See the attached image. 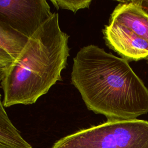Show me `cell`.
Here are the masks:
<instances>
[{"label":"cell","mask_w":148,"mask_h":148,"mask_svg":"<svg viewBox=\"0 0 148 148\" xmlns=\"http://www.w3.org/2000/svg\"><path fill=\"white\" fill-rule=\"evenodd\" d=\"M71 82L87 109L108 121L136 119L148 113V89L128 61L98 46L78 51Z\"/></svg>","instance_id":"obj_1"},{"label":"cell","mask_w":148,"mask_h":148,"mask_svg":"<svg viewBox=\"0 0 148 148\" xmlns=\"http://www.w3.org/2000/svg\"><path fill=\"white\" fill-rule=\"evenodd\" d=\"M68 39L69 35L60 28L58 14L53 13L0 77L4 107L34 103L61 80L69 56Z\"/></svg>","instance_id":"obj_2"},{"label":"cell","mask_w":148,"mask_h":148,"mask_svg":"<svg viewBox=\"0 0 148 148\" xmlns=\"http://www.w3.org/2000/svg\"><path fill=\"white\" fill-rule=\"evenodd\" d=\"M51 148H148V121L107 120L64 136Z\"/></svg>","instance_id":"obj_3"},{"label":"cell","mask_w":148,"mask_h":148,"mask_svg":"<svg viewBox=\"0 0 148 148\" xmlns=\"http://www.w3.org/2000/svg\"><path fill=\"white\" fill-rule=\"evenodd\" d=\"M45 0H1L0 22L30 38L53 14Z\"/></svg>","instance_id":"obj_4"},{"label":"cell","mask_w":148,"mask_h":148,"mask_svg":"<svg viewBox=\"0 0 148 148\" xmlns=\"http://www.w3.org/2000/svg\"><path fill=\"white\" fill-rule=\"evenodd\" d=\"M102 31L107 46L121 58L136 61L148 57V41L126 28L109 21Z\"/></svg>","instance_id":"obj_5"},{"label":"cell","mask_w":148,"mask_h":148,"mask_svg":"<svg viewBox=\"0 0 148 148\" xmlns=\"http://www.w3.org/2000/svg\"><path fill=\"white\" fill-rule=\"evenodd\" d=\"M109 21L126 28L148 41V15L133 1H120L112 13Z\"/></svg>","instance_id":"obj_6"},{"label":"cell","mask_w":148,"mask_h":148,"mask_svg":"<svg viewBox=\"0 0 148 148\" xmlns=\"http://www.w3.org/2000/svg\"><path fill=\"white\" fill-rule=\"evenodd\" d=\"M29 38L9 25L0 22V77L17 60Z\"/></svg>","instance_id":"obj_7"},{"label":"cell","mask_w":148,"mask_h":148,"mask_svg":"<svg viewBox=\"0 0 148 148\" xmlns=\"http://www.w3.org/2000/svg\"><path fill=\"white\" fill-rule=\"evenodd\" d=\"M0 148H32L21 136L0 102Z\"/></svg>","instance_id":"obj_8"},{"label":"cell","mask_w":148,"mask_h":148,"mask_svg":"<svg viewBox=\"0 0 148 148\" xmlns=\"http://www.w3.org/2000/svg\"><path fill=\"white\" fill-rule=\"evenodd\" d=\"M51 2L57 9L69 10L76 13L77 10L89 8L91 0H51Z\"/></svg>","instance_id":"obj_9"},{"label":"cell","mask_w":148,"mask_h":148,"mask_svg":"<svg viewBox=\"0 0 148 148\" xmlns=\"http://www.w3.org/2000/svg\"><path fill=\"white\" fill-rule=\"evenodd\" d=\"M134 2L138 5L145 13L148 15V0L134 1Z\"/></svg>","instance_id":"obj_10"},{"label":"cell","mask_w":148,"mask_h":148,"mask_svg":"<svg viewBox=\"0 0 148 148\" xmlns=\"http://www.w3.org/2000/svg\"><path fill=\"white\" fill-rule=\"evenodd\" d=\"M146 60H147V62H148V57H147L146 58Z\"/></svg>","instance_id":"obj_11"}]
</instances>
